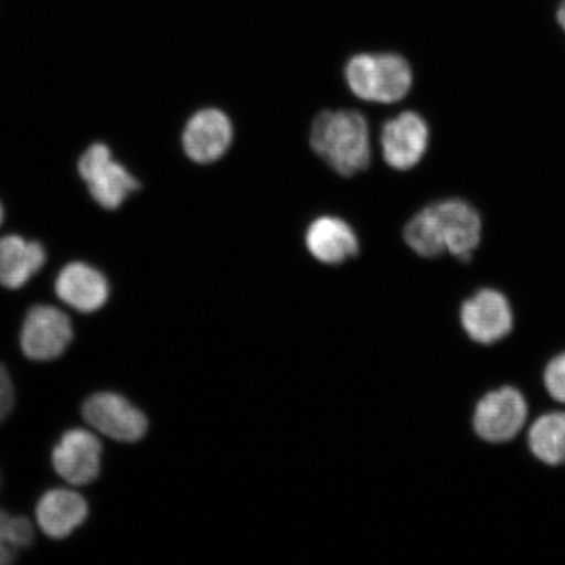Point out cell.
I'll list each match as a JSON object with an SVG mask.
<instances>
[{
  "label": "cell",
  "instance_id": "cell-9",
  "mask_svg": "<svg viewBox=\"0 0 565 565\" xmlns=\"http://www.w3.org/2000/svg\"><path fill=\"white\" fill-rule=\"evenodd\" d=\"M103 445L87 429L74 428L63 434L52 454L56 475L73 486H87L100 476Z\"/></svg>",
  "mask_w": 565,
  "mask_h": 565
},
{
  "label": "cell",
  "instance_id": "cell-20",
  "mask_svg": "<svg viewBox=\"0 0 565 565\" xmlns=\"http://www.w3.org/2000/svg\"><path fill=\"white\" fill-rule=\"evenodd\" d=\"M10 414H11V413L6 412V409L0 408V424H2V422H3L4 419H7V416H9Z\"/></svg>",
  "mask_w": 565,
  "mask_h": 565
},
{
  "label": "cell",
  "instance_id": "cell-19",
  "mask_svg": "<svg viewBox=\"0 0 565 565\" xmlns=\"http://www.w3.org/2000/svg\"><path fill=\"white\" fill-rule=\"evenodd\" d=\"M556 20L557 24H559L565 32V0H562V3L557 7Z\"/></svg>",
  "mask_w": 565,
  "mask_h": 565
},
{
  "label": "cell",
  "instance_id": "cell-7",
  "mask_svg": "<svg viewBox=\"0 0 565 565\" xmlns=\"http://www.w3.org/2000/svg\"><path fill=\"white\" fill-rule=\"evenodd\" d=\"M82 415L92 428L111 440L137 443L147 434L146 415L116 393L92 394L84 401Z\"/></svg>",
  "mask_w": 565,
  "mask_h": 565
},
{
  "label": "cell",
  "instance_id": "cell-10",
  "mask_svg": "<svg viewBox=\"0 0 565 565\" xmlns=\"http://www.w3.org/2000/svg\"><path fill=\"white\" fill-rule=\"evenodd\" d=\"M381 150L388 167L408 171L419 164L427 152L429 129L418 113L404 111L387 121L381 131Z\"/></svg>",
  "mask_w": 565,
  "mask_h": 565
},
{
  "label": "cell",
  "instance_id": "cell-21",
  "mask_svg": "<svg viewBox=\"0 0 565 565\" xmlns=\"http://www.w3.org/2000/svg\"><path fill=\"white\" fill-rule=\"evenodd\" d=\"M3 222V207L2 204H0V224Z\"/></svg>",
  "mask_w": 565,
  "mask_h": 565
},
{
  "label": "cell",
  "instance_id": "cell-11",
  "mask_svg": "<svg viewBox=\"0 0 565 565\" xmlns=\"http://www.w3.org/2000/svg\"><path fill=\"white\" fill-rule=\"evenodd\" d=\"M233 126L224 111L206 108L190 117L182 132L186 157L196 164H211L230 150Z\"/></svg>",
  "mask_w": 565,
  "mask_h": 565
},
{
  "label": "cell",
  "instance_id": "cell-3",
  "mask_svg": "<svg viewBox=\"0 0 565 565\" xmlns=\"http://www.w3.org/2000/svg\"><path fill=\"white\" fill-rule=\"evenodd\" d=\"M345 81L352 94L364 102L393 104L408 94L413 86V71L398 54L363 53L349 61Z\"/></svg>",
  "mask_w": 565,
  "mask_h": 565
},
{
  "label": "cell",
  "instance_id": "cell-1",
  "mask_svg": "<svg viewBox=\"0 0 565 565\" xmlns=\"http://www.w3.org/2000/svg\"><path fill=\"white\" fill-rule=\"evenodd\" d=\"M482 221L471 204L447 200L430 204L409 221L405 242L422 257L440 256L444 252L469 260L480 243Z\"/></svg>",
  "mask_w": 565,
  "mask_h": 565
},
{
  "label": "cell",
  "instance_id": "cell-6",
  "mask_svg": "<svg viewBox=\"0 0 565 565\" xmlns=\"http://www.w3.org/2000/svg\"><path fill=\"white\" fill-rule=\"evenodd\" d=\"M74 339L73 323L66 313L52 306H34L21 328L20 344L33 362H52L70 348Z\"/></svg>",
  "mask_w": 565,
  "mask_h": 565
},
{
  "label": "cell",
  "instance_id": "cell-5",
  "mask_svg": "<svg viewBox=\"0 0 565 565\" xmlns=\"http://www.w3.org/2000/svg\"><path fill=\"white\" fill-rule=\"evenodd\" d=\"M527 404L518 388L504 386L480 399L472 416V427L480 439L503 444L514 439L527 419Z\"/></svg>",
  "mask_w": 565,
  "mask_h": 565
},
{
  "label": "cell",
  "instance_id": "cell-12",
  "mask_svg": "<svg viewBox=\"0 0 565 565\" xmlns=\"http://www.w3.org/2000/svg\"><path fill=\"white\" fill-rule=\"evenodd\" d=\"M58 298L81 313H94L108 301L109 282L104 275L84 263H73L62 268L55 280Z\"/></svg>",
  "mask_w": 565,
  "mask_h": 565
},
{
  "label": "cell",
  "instance_id": "cell-2",
  "mask_svg": "<svg viewBox=\"0 0 565 565\" xmlns=\"http://www.w3.org/2000/svg\"><path fill=\"white\" fill-rule=\"evenodd\" d=\"M310 146L327 164L343 177L370 167V127L355 110H324L315 119Z\"/></svg>",
  "mask_w": 565,
  "mask_h": 565
},
{
  "label": "cell",
  "instance_id": "cell-4",
  "mask_svg": "<svg viewBox=\"0 0 565 565\" xmlns=\"http://www.w3.org/2000/svg\"><path fill=\"white\" fill-rule=\"evenodd\" d=\"M94 200L106 210H116L139 189V182L127 169L113 159L110 148L92 145L77 164Z\"/></svg>",
  "mask_w": 565,
  "mask_h": 565
},
{
  "label": "cell",
  "instance_id": "cell-14",
  "mask_svg": "<svg viewBox=\"0 0 565 565\" xmlns=\"http://www.w3.org/2000/svg\"><path fill=\"white\" fill-rule=\"evenodd\" d=\"M306 245L324 265H339L359 253V238L348 222L337 216H321L310 223Z\"/></svg>",
  "mask_w": 565,
  "mask_h": 565
},
{
  "label": "cell",
  "instance_id": "cell-18",
  "mask_svg": "<svg viewBox=\"0 0 565 565\" xmlns=\"http://www.w3.org/2000/svg\"><path fill=\"white\" fill-rule=\"evenodd\" d=\"M543 380L550 397L565 405V352L551 360Z\"/></svg>",
  "mask_w": 565,
  "mask_h": 565
},
{
  "label": "cell",
  "instance_id": "cell-16",
  "mask_svg": "<svg viewBox=\"0 0 565 565\" xmlns=\"http://www.w3.org/2000/svg\"><path fill=\"white\" fill-rule=\"evenodd\" d=\"M530 451L548 466L565 463V413H548L540 416L527 434Z\"/></svg>",
  "mask_w": 565,
  "mask_h": 565
},
{
  "label": "cell",
  "instance_id": "cell-15",
  "mask_svg": "<svg viewBox=\"0 0 565 565\" xmlns=\"http://www.w3.org/2000/svg\"><path fill=\"white\" fill-rule=\"evenodd\" d=\"M44 246L20 236L0 238V285L19 289L45 265Z\"/></svg>",
  "mask_w": 565,
  "mask_h": 565
},
{
  "label": "cell",
  "instance_id": "cell-17",
  "mask_svg": "<svg viewBox=\"0 0 565 565\" xmlns=\"http://www.w3.org/2000/svg\"><path fill=\"white\" fill-rule=\"evenodd\" d=\"M32 522L23 515H11L0 510V565L11 564L21 550L32 546Z\"/></svg>",
  "mask_w": 565,
  "mask_h": 565
},
{
  "label": "cell",
  "instance_id": "cell-13",
  "mask_svg": "<svg viewBox=\"0 0 565 565\" xmlns=\"http://www.w3.org/2000/svg\"><path fill=\"white\" fill-rule=\"evenodd\" d=\"M87 500L81 493L56 489L42 494L35 507V520L49 539L63 540L86 522Z\"/></svg>",
  "mask_w": 565,
  "mask_h": 565
},
{
  "label": "cell",
  "instance_id": "cell-8",
  "mask_svg": "<svg viewBox=\"0 0 565 565\" xmlns=\"http://www.w3.org/2000/svg\"><path fill=\"white\" fill-rule=\"evenodd\" d=\"M461 324L471 341L486 345L497 343L513 330L511 303L497 289H480L462 303Z\"/></svg>",
  "mask_w": 565,
  "mask_h": 565
}]
</instances>
